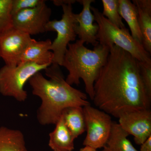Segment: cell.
<instances>
[{"label":"cell","mask_w":151,"mask_h":151,"mask_svg":"<svg viewBox=\"0 0 151 151\" xmlns=\"http://www.w3.org/2000/svg\"><path fill=\"white\" fill-rule=\"evenodd\" d=\"M151 100L141 80L138 60L118 46L111 47L94 83V105L119 119L125 112L150 109Z\"/></svg>","instance_id":"6da1fadb"},{"label":"cell","mask_w":151,"mask_h":151,"mask_svg":"<svg viewBox=\"0 0 151 151\" xmlns=\"http://www.w3.org/2000/svg\"><path fill=\"white\" fill-rule=\"evenodd\" d=\"M45 70L49 79L39 72L28 81L32 94L41 100L37 112L41 125H55L66 108L90 105L86 94L66 82L59 65L52 64Z\"/></svg>","instance_id":"7a4b0ae2"},{"label":"cell","mask_w":151,"mask_h":151,"mask_svg":"<svg viewBox=\"0 0 151 151\" xmlns=\"http://www.w3.org/2000/svg\"><path fill=\"white\" fill-rule=\"evenodd\" d=\"M84 44L78 40L68 45L62 66L68 71L65 79L68 84L78 85L80 79H82L86 93L93 100L94 83L107 61L110 48L99 43L93 50H90L84 46Z\"/></svg>","instance_id":"3957f363"},{"label":"cell","mask_w":151,"mask_h":151,"mask_svg":"<svg viewBox=\"0 0 151 151\" xmlns=\"http://www.w3.org/2000/svg\"><path fill=\"white\" fill-rule=\"evenodd\" d=\"M90 9L99 27L97 37L100 44L109 48L116 45L129 52L138 61L151 63V54L134 39L127 28H120L111 23L98 9L91 6Z\"/></svg>","instance_id":"277c9868"},{"label":"cell","mask_w":151,"mask_h":151,"mask_svg":"<svg viewBox=\"0 0 151 151\" xmlns=\"http://www.w3.org/2000/svg\"><path fill=\"white\" fill-rule=\"evenodd\" d=\"M50 65H41L33 63H20L16 66L5 65L0 68V93L12 97L20 102L27 98L24 89L26 83L36 73Z\"/></svg>","instance_id":"5b68a950"},{"label":"cell","mask_w":151,"mask_h":151,"mask_svg":"<svg viewBox=\"0 0 151 151\" xmlns=\"http://www.w3.org/2000/svg\"><path fill=\"white\" fill-rule=\"evenodd\" d=\"M72 4L63 5V14L60 20L50 21L45 26V32H56L57 37L50 46L53 54L52 64L62 66L63 58L70 42L76 40V26L77 24Z\"/></svg>","instance_id":"8992f818"},{"label":"cell","mask_w":151,"mask_h":151,"mask_svg":"<svg viewBox=\"0 0 151 151\" xmlns=\"http://www.w3.org/2000/svg\"><path fill=\"white\" fill-rule=\"evenodd\" d=\"M86 131L83 145L97 150L108 140L113 121L110 115L89 105L83 107Z\"/></svg>","instance_id":"52a82bcc"},{"label":"cell","mask_w":151,"mask_h":151,"mask_svg":"<svg viewBox=\"0 0 151 151\" xmlns=\"http://www.w3.org/2000/svg\"><path fill=\"white\" fill-rule=\"evenodd\" d=\"M32 39L31 36L13 26L0 34V58L5 65L16 66Z\"/></svg>","instance_id":"ba28073f"},{"label":"cell","mask_w":151,"mask_h":151,"mask_svg":"<svg viewBox=\"0 0 151 151\" xmlns=\"http://www.w3.org/2000/svg\"><path fill=\"white\" fill-rule=\"evenodd\" d=\"M51 8L44 2L33 8L27 9L12 16L14 27L30 35L45 32V26L50 21Z\"/></svg>","instance_id":"9c48e42d"},{"label":"cell","mask_w":151,"mask_h":151,"mask_svg":"<svg viewBox=\"0 0 151 151\" xmlns=\"http://www.w3.org/2000/svg\"><path fill=\"white\" fill-rule=\"evenodd\" d=\"M119 119V125L129 135L134 136L137 145H142L151 136L150 109L125 112Z\"/></svg>","instance_id":"30bf717a"},{"label":"cell","mask_w":151,"mask_h":151,"mask_svg":"<svg viewBox=\"0 0 151 151\" xmlns=\"http://www.w3.org/2000/svg\"><path fill=\"white\" fill-rule=\"evenodd\" d=\"M83 6L81 12L75 14L77 22L76 26L75 32L79 40L86 44H91L94 47L99 44L97 40V34L99 27L97 23H94V15L91 12V4L95 2L94 0L77 1Z\"/></svg>","instance_id":"8fae6325"},{"label":"cell","mask_w":151,"mask_h":151,"mask_svg":"<svg viewBox=\"0 0 151 151\" xmlns=\"http://www.w3.org/2000/svg\"><path fill=\"white\" fill-rule=\"evenodd\" d=\"M51 44L50 39L37 41L32 39L22 55L20 63L30 62L41 65H51L53 58V53L50 51Z\"/></svg>","instance_id":"7c38bea8"},{"label":"cell","mask_w":151,"mask_h":151,"mask_svg":"<svg viewBox=\"0 0 151 151\" xmlns=\"http://www.w3.org/2000/svg\"><path fill=\"white\" fill-rule=\"evenodd\" d=\"M138 12V19L142 42V45L146 51L151 53V1L133 0Z\"/></svg>","instance_id":"4fadbf2b"},{"label":"cell","mask_w":151,"mask_h":151,"mask_svg":"<svg viewBox=\"0 0 151 151\" xmlns=\"http://www.w3.org/2000/svg\"><path fill=\"white\" fill-rule=\"evenodd\" d=\"M74 140L61 116L54 130L50 134L49 146L53 151H72Z\"/></svg>","instance_id":"5bb4252c"},{"label":"cell","mask_w":151,"mask_h":151,"mask_svg":"<svg viewBox=\"0 0 151 151\" xmlns=\"http://www.w3.org/2000/svg\"><path fill=\"white\" fill-rule=\"evenodd\" d=\"M129 135L119 123L113 122L108 140L100 151H139L127 138Z\"/></svg>","instance_id":"9a60e30c"},{"label":"cell","mask_w":151,"mask_h":151,"mask_svg":"<svg viewBox=\"0 0 151 151\" xmlns=\"http://www.w3.org/2000/svg\"><path fill=\"white\" fill-rule=\"evenodd\" d=\"M119 11L122 18L128 24L132 37L142 45V37L139 26L136 6L130 0H119Z\"/></svg>","instance_id":"2e32d148"},{"label":"cell","mask_w":151,"mask_h":151,"mask_svg":"<svg viewBox=\"0 0 151 151\" xmlns=\"http://www.w3.org/2000/svg\"><path fill=\"white\" fill-rule=\"evenodd\" d=\"M0 151H28L22 132L0 127Z\"/></svg>","instance_id":"e0dca14e"},{"label":"cell","mask_w":151,"mask_h":151,"mask_svg":"<svg viewBox=\"0 0 151 151\" xmlns=\"http://www.w3.org/2000/svg\"><path fill=\"white\" fill-rule=\"evenodd\" d=\"M61 116L74 139L78 137L86 131L82 107H73L66 108L63 111Z\"/></svg>","instance_id":"ac0fdd59"},{"label":"cell","mask_w":151,"mask_h":151,"mask_svg":"<svg viewBox=\"0 0 151 151\" xmlns=\"http://www.w3.org/2000/svg\"><path fill=\"white\" fill-rule=\"evenodd\" d=\"M103 11L102 14L111 23L121 29L126 26L119 14V0H102Z\"/></svg>","instance_id":"d6986e66"},{"label":"cell","mask_w":151,"mask_h":151,"mask_svg":"<svg viewBox=\"0 0 151 151\" xmlns=\"http://www.w3.org/2000/svg\"><path fill=\"white\" fill-rule=\"evenodd\" d=\"M12 3V0H0V34L13 26Z\"/></svg>","instance_id":"ffe728a7"},{"label":"cell","mask_w":151,"mask_h":151,"mask_svg":"<svg viewBox=\"0 0 151 151\" xmlns=\"http://www.w3.org/2000/svg\"><path fill=\"white\" fill-rule=\"evenodd\" d=\"M141 80L147 95L151 100V63L138 61Z\"/></svg>","instance_id":"44dd1931"},{"label":"cell","mask_w":151,"mask_h":151,"mask_svg":"<svg viewBox=\"0 0 151 151\" xmlns=\"http://www.w3.org/2000/svg\"><path fill=\"white\" fill-rule=\"evenodd\" d=\"M45 1L44 0H12L11 11L12 15L13 16L24 10L37 7Z\"/></svg>","instance_id":"7402d4cb"},{"label":"cell","mask_w":151,"mask_h":151,"mask_svg":"<svg viewBox=\"0 0 151 151\" xmlns=\"http://www.w3.org/2000/svg\"><path fill=\"white\" fill-rule=\"evenodd\" d=\"M141 145L139 151H151V136Z\"/></svg>","instance_id":"603a6c76"},{"label":"cell","mask_w":151,"mask_h":151,"mask_svg":"<svg viewBox=\"0 0 151 151\" xmlns=\"http://www.w3.org/2000/svg\"><path fill=\"white\" fill-rule=\"evenodd\" d=\"M75 0H54L52 2L54 5L57 6H61L64 4H73L76 2Z\"/></svg>","instance_id":"cb8c5ba5"},{"label":"cell","mask_w":151,"mask_h":151,"mask_svg":"<svg viewBox=\"0 0 151 151\" xmlns=\"http://www.w3.org/2000/svg\"><path fill=\"white\" fill-rule=\"evenodd\" d=\"M79 151H97V150H94V149L92 148L89 147H84L80 149Z\"/></svg>","instance_id":"d4e9b609"},{"label":"cell","mask_w":151,"mask_h":151,"mask_svg":"<svg viewBox=\"0 0 151 151\" xmlns=\"http://www.w3.org/2000/svg\"></svg>","instance_id":"484cf974"}]
</instances>
